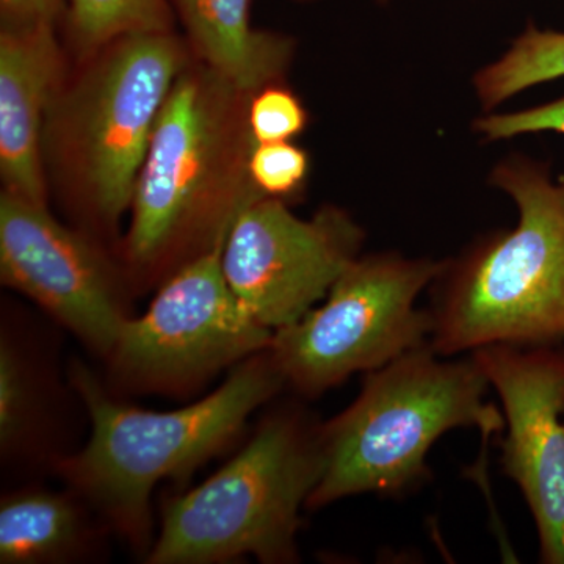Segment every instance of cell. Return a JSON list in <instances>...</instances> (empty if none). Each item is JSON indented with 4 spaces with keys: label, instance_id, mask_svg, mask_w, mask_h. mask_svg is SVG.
<instances>
[{
    "label": "cell",
    "instance_id": "cell-21",
    "mask_svg": "<svg viewBox=\"0 0 564 564\" xmlns=\"http://www.w3.org/2000/svg\"><path fill=\"white\" fill-rule=\"evenodd\" d=\"M2 24L52 22L61 11L62 0H0Z\"/></svg>",
    "mask_w": 564,
    "mask_h": 564
},
{
    "label": "cell",
    "instance_id": "cell-1",
    "mask_svg": "<svg viewBox=\"0 0 564 564\" xmlns=\"http://www.w3.org/2000/svg\"><path fill=\"white\" fill-rule=\"evenodd\" d=\"M252 93L195 57L174 82L152 132L121 245L137 292L223 250L237 218L267 198L252 181Z\"/></svg>",
    "mask_w": 564,
    "mask_h": 564
},
{
    "label": "cell",
    "instance_id": "cell-17",
    "mask_svg": "<svg viewBox=\"0 0 564 564\" xmlns=\"http://www.w3.org/2000/svg\"><path fill=\"white\" fill-rule=\"evenodd\" d=\"M68 2L70 32L85 58L126 36L172 32V10L166 0Z\"/></svg>",
    "mask_w": 564,
    "mask_h": 564
},
{
    "label": "cell",
    "instance_id": "cell-14",
    "mask_svg": "<svg viewBox=\"0 0 564 564\" xmlns=\"http://www.w3.org/2000/svg\"><path fill=\"white\" fill-rule=\"evenodd\" d=\"M109 525L76 492L22 488L0 502V563L62 564L91 558ZM110 530V529H109Z\"/></svg>",
    "mask_w": 564,
    "mask_h": 564
},
{
    "label": "cell",
    "instance_id": "cell-10",
    "mask_svg": "<svg viewBox=\"0 0 564 564\" xmlns=\"http://www.w3.org/2000/svg\"><path fill=\"white\" fill-rule=\"evenodd\" d=\"M0 278L102 359L132 318L124 269L91 236L55 220L46 204L9 192L0 195Z\"/></svg>",
    "mask_w": 564,
    "mask_h": 564
},
{
    "label": "cell",
    "instance_id": "cell-11",
    "mask_svg": "<svg viewBox=\"0 0 564 564\" xmlns=\"http://www.w3.org/2000/svg\"><path fill=\"white\" fill-rule=\"evenodd\" d=\"M470 356L502 403L503 473L529 505L541 563L564 564L563 344H491Z\"/></svg>",
    "mask_w": 564,
    "mask_h": 564
},
{
    "label": "cell",
    "instance_id": "cell-18",
    "mask_svg": "<svg viewBox=\"0 0 564 564\" xmlns=\"http://www.w3.org/2000/svg\"><path fill=\"white\" fill-rule=\"evenodd\" d=\"M250 173L263 195L285 202L299 195L306 184L310 155L291 141L256 143Z\"/></svg>",
    "mask_w": 564,
    "mask_h": 564
},
{
    "label": "cell",
    "instance_id": "cell-9",
    "mask_svg": "<svg viewBox=\"0 0 564 564\" xmlns=\"http://www.w3.org/2000/svg\"><path fill=\"white\" fill-rule=\"evenodd\" d=\"M364 239L361 226L340 207H322L304 220L267 196L237 218L223 248V273L248 314L274 333L328 295L361 256Z\"/></svg>",
    "mask_w": 564,
    "mask_h": 564
},
{
    "label": "cell",
    "instance_id": "cell-16",
    "mask_svg": "<svg viewBox=\"0 0 564 564\" xmlns=\"http://www.w3.org/2000/svg\"><path fill=\"white\" fill-rule=\"evenodd\" d=\"M564 77V32L530 25L499 61L474 76L475 95L486 111L534 85Z\"/></svg>",
    "mask_w": 564,
    "mask_h": 564
},
{
    "label": "cell",
    "instance_id": "cell-2",
    "mask_svg": "<svg viewBox=\"0 0 564 564\" xmlns=\"http://www.w3.org/2000/svg\"><path fill=\"white\" fill-rule=\"evenodd\" d=\"M69 383L90 417V440L52 467L144 558L154 544L155 485L191 477L240 436L258 408L288 388L269 348L237 364L209 395L169 413L118 402L80 361L69 367Z\"/></svg>",
    "mask_w": 564,
    "mask_h": 564
},
{
    "label": "cell",
    "instance_id": "cell-3",
    "mask_svg": "<svg viewBox=\"0 0 564 564\" xmlns=\"http://www.w3.org/2000/svg\"><path fill=\"white\" fill-rule=\"evenodd\" d=\"M489 182L513 199L518 225L445 259L430 285V347L447 358L491 344L564 343V173L514 154Z\"/></svg>",
    "mask_w": 564,
    "mask_h": 564
},
{
    "label": "cell",
    "instance_id": "cell-15",
    "mask_svg": "<svg viewBox=\"0 0 564 564\" xmlns=\"http://www.w3.org/2000/svg\"><path fill=\"white\" fill-rule=\"evenodd\" d=\"M46 375L20 339L3 329L0 336V448L3 458L47 454L50 406Z\"/></svg>",
    "mask_w": 564,
    "mask_h": 564
},
{
    "label": "cell",
    "instance_id": "cell-6",
    "mask_svg": "<svg viewBox=\"0 0 564 564\" xmlns=\"http://www.w3.org/2000/svg\"><path fill=\"white\" fill-rule=\"evenodd\" d=\"M322 423L299 404L267 414L231 462L165 500L147 563L299 562L300 511L325 470Z\"/></svg>",
    "mask_w": 564,
    "mask_h": 564
},
{
    "label": "cell",
    "instance_id": "cell-8",
    "mask_svg": "<svg viewBox=\"0 0 564 564\" xmlns=\"http://www.w3.org/2000/svg\"><path fill=\"white\" fill-rule=\"evenodd\" d=\"M221 252L212 251L174 273L147 313L126 322L106 358L115 388L188 395L270 347L273 332L234 295Z\"/></svg>",
    "mask_w": 564,
    "mask_h": 564
},
{
    "label": "cell",
    "instance_id": "cell-4",
    "mask_svg": "<svg viewBox=\"0 0 564 564\" xmlns=\"http://www.w3.org/2000/svg\"><path fill=\"white\" fill-rule=\"evenodd\" d=\"M489 388L473 356L447 358L430 344L367 373L355 402L322 423L325 470L306 510L421 489L432 478L426 456L443 434L466 426L485 436L503 432V414L486 403Z\"/></svg>",
    "mask_w": 564,
    "mask_h": 564
},
{
    "label": "cell",
    "instance_id": "cell-5",
    "mask_svg": "<svg viewBox=\"0 0 564 564\" xmlns=\"http://www.w3.org/2000/svg\"><path fill=\"white\" fill-rule=\"evenodd\" d=\"M192 58L172 32L126 36L88 57L52 101L43 155L96 231L115 234L131 210L155 122Z\"/></svg>",
    "mask_w": 564,
    "mask_h": 564
},
{
    "label": "cell",
    "instance_id": "cell-7",
    "mask_svg": "<svg viewBox=\"0 0 564 564\" xmlns=\"http://www.w3.org/2000/svg\"><path fill=\"white\" fill-rule=\"evenodd\" d=\"M441 267L443 261L399 252L359 256L322 306L273 333L269 351L285 386L315 399L430 344L432 315L415 302Z\"/></svg>",
    "mask_w": 564,
    "mask_h": 564
},
{
    "label": "cell",
    "instance_id": "cell-20",
    "mask_svg": "<svg viewBox=\"0 0 564 564\" xmlns=\"http://www.w3.org/2000/svg\"><path fill=\"white\" fill-rule=\"evenodd\" d=\"M474 131L488 143L538 132H556L564 137V96L532 109L486 115L475 120Z\"/></svg>",
    "mask_w": 564,
    "mask_h": 564
},
{
    "label": "cell",
    "instance_id": "cell-12",
    "mask_svg": "<svg viewBox=\"0 0 564 564\" xmlns=\"http://www.w3.org/2000/svg\"><path fill=\"white\" fill-rule=\"evenodd\" d=\"M62 84L63 58L54 24H2L0 176L3 192L46 204L44 126Z\"/></svg>",
    "mask_w": 564,
    "mask_h": 564
},
{
    "label": "cell",
    "instance_id": "cell-19",
    "mask_svg": "<svg viewBox=\"0 0 564 564\" xmlns=\"http://www.w3.org/2000/svg\"><path fill=\"white\" fill-rule=\"evenodd\" d=\"M307 111L295 93L280 84L267 85L250 102V128L256 143L291 141L304 131Z\"/></svg>",
    "mask_w": 564,
    "mask_h": 564
},
{
    "label": "cell",
    "instance_id": "cell-13",
    "mask_svg": "<svg viewBox=\"0 0 564 564\" xmlns=\"http://www.w3.org/2000/svg\"><path fill=\"white\" fill-rule=\"evenodd\" d=\"M196 61L247 93L280 84L292 62L293 41L254 31L251 0H173Z\"/></svg>",
    "mask_w": 564,
    "mask_h": 564
}]
</instances>
